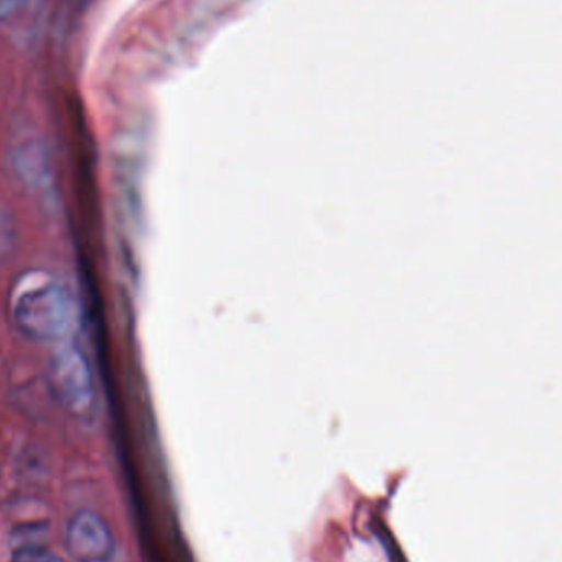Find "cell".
Returning a JSON list of instances; mask_svg holds the SVG:
<instances>
[{
    "mask_svg": "<svg viewBox=\"0 0 562 562\" xmlns=\"http://www.w3.org/2000/svg\"><path fill=\"white\" fill-rule=\"evenodd\" d=\"M10 310L16 329L42 342L65 339L75 324V301L68 288L42 272L19 280Z\"/></svg>",
    "mask_w": 562,
    "mask_h": 562,
    "instance_id": "1",
    "label": "cell"
},
{
    "mask_svg": "<svg viewBox=\"0 0 562 562\" xmlns=\"http://www.w3.org/2000/svg\"><path fill=\"white\" fill-rule=\"evenodd\" d=\"M10 167L23 187L42 190L52 181V155L48 145L38 137L22 138L10 154Z\"/></svg>",
    "mask_w": 562,
    "mask_h": 562,
    "instance_id": "4",
    "label": "cell"
},
{
    "mask_svg": "<svg viewBox=\"0 0 562 562\" xmlns=\"http://www.w3.org/2000/svg\"><path fill=\"white\" fill-rule=\"evenodd\" d=\"M29 0H0V22L13 19L25 9Z\"/></svg>",
    "mask_w": 562,
    "mask_h": 562,
    "instance_id": "7",
    "label": "cell"
},
{
    "mask_svg": "<svg viewBox=\"0 0 562 562\" xmlns=\"http://www.w3.org/2000/svg\"><path fill=\"white\" fill-rule=\"evenodd\" d=\"M65 548L76 562H109L115 553V538L98 512L79 510L66 525Z\"/></svg>",
    "mask_w": 562,
    "mask_h": 562,
    "instance_id": "3",
    "label": "cell"
},
{
    "mask_svg": "<svg viewBox=\"0 0 562 562\" xmlns=\"http://www.w3.org/2000/svg\"><path fill=\"white\" fill-rule=\"evenodd\" d=\"M19 246V229L9 211L0 207V263L12 259Z\"/></svg>",
    "mask_w": 562,
    "mask_h": 562,
    "instance_id": "5",
    "label": "cell"
},
{
    "mask_svg": "<svg viewBox=\"0 0 562 562\" xmlns=\"http://www.w3.org/2000/svg\"><path fill=\"white\" fill-rule=\"evenodd\" d=\"M10 562H66L59 554L53 553L46 547L36 543H25L16 548L10 557Z\"/></svg>",
    "mask_w": 562,
    "mask_h": 562,
    "instance_id": "6",
    "label": "cell"
},
{
    "mask_svg": "<svg viewBox=\"0 0 562 562\" xmlns=\"http://www.w3.org/2000/svg\"><path fill=\"white\" fill-rule=\"evenodd\" d=\"M49 386L53 396L72 418L88 422L95 409V390L91 369L78 347L66 346L49 359Z\"/></svg>",
    "mask_w": 562,
    "mask_h": 562,
    "instance_id": "2",
    "label": "cell"
}]
</instances>
